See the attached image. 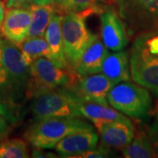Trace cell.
<instances>
[{"label": "cell", "instance_id": "6da1fadb", "mask_svg": "<svg viewBox=\"0 0 158 158\" xmlns=\"http://www.w3.org/2000/svg\"><path fill=\"white\" fill-rule=\"evenodd\" d=\"M29 66L18 46L0 36V101L18 108L27 98Z\"/></svg>", "mask_w": 158, "mask_h": 158}, {"label": "cell", "instance_id": "7a4b0ae2", "mask_svg": "<svg viewBox=\"0 0 158 158\" xmlns=\"http://www.w3.org/2000/svg\"><path fill=\"white\" fill-rule=\"evenodd\" d=\"M128 55L131 78L158 97V31L137 34Z\"/></svg>", "mask_w": 158, "mask_h": 158}, {"label": "cell", "instance_id": "3957f363", "mask_svg": "<svg viewBox=\"0 0 158 158\" xmlns=\"http://www.w3.org/2000/svg\"><path fill=\"white\" fill-rule=\"evenodd\" d=\"M91 129L92 126L80 118H47L35 120L24 137L34 148L49 149L72 133Z\"/></svg>", "mask_w": 158, "mask_h": 158}, {"label": "cell", "instance_id": "277c9868", "mask_svg": "<svg viewBox=\"0 0 158 158\" xmlns=\"http://www.w3.org/2000/svg\"><path fill=\"white\" fill-rule=\"evenodd\" d=\"M78 76L74 70L57 67L47 57H40L29 66L27 98L32 99L43 93L71 85Z\"/></svg>", "mask_w": 158, "mask_h": 158}, {"label": "cell", "instance_id": "5b68a950", "mask_svg": "<svg viewBox=\"0 0 158 158\" xmlns=\"http://www.w3.org/2000/svg\"><path fill=\"white\" fill-rule=\"evenodd\" d=\"M107 101L112 107L131 118H145L152 109L150 91L130 81L113 85L108 92Z\"/></svg>", "mask_w": 158, "mask_h": 158}, {"label": "cell", "instance_id": "8992f818", "mask_svg": "<svg viewBox=\"0 0 158 158\" xmlns=\"http://www.w3.org/2000/svg\"><path fill=\"white\" fill-rule=\"evenodd\" d=\"M128 37L158 31V0H116Z\"/></svg>", "mask_w": 158, "mask_h": 158}, {"label": "cell", "instance_id": "52a82bcc", "mask_svg": "<svg viewBox=\"0 0 158 158\" xmlns=\"http://www.w3.org/2000/svg\"><path fill=\"white\" fill-rule=\"evenodd\" d=\"M30 110L34 120L47 118H81L79 99L67 87L43 93L33 98Z\"/></svg>", "mask_w": 158, "mask_h": 158}, {"label": "cell", "instance_id": "ba28073f", "mask_svg": "<svg viewBox=\"0 0 158 158\" xmlns=\"http://www.w3.org/2000/svg\"><path fill=\"white\" fill-rule=\"evenodd\" d=\"M87 16L86 12H71L63 15L62 22L63 49L66 59L72 69L97 36L86 26L85 19Z\"/></svg>", "mask_w": 158, "mask_h": 158}, {"label": "cell", "instance_id": "9c48e42d", "mask_svg": "<svg viewBox=\"0 0 158 158\" xmlns=\"http://www.w3.org/2000/svg\"><path fill=\"white\" fill-rule=\"evenodd\" d=\"M113 85V82L104 74L97 73L86 77H78L67 88L79 100L108 106V92Z\"/></svg>", "mask_w": 158, "mask_h": 158}, {"label": "cell", "instance_id": "30bf717a", "mask_svg": "<svg viewBox=\"0 0 158 158\" xmlns=\"http://www.w3.org/2000/svg\"><path fill=\"white\" fill-rule=\"evenodd\" d=\"M100 16L101 40L109 50H123L128 45L129 37L118 11L112 8H105Z\"/></svg>", "mask_w": 158, "mask_h": 158}, {"label": "cell", "instance_id": "8fae6325", "mask_svg": "<svg viewBox=\"0 0 158 158\" xmlns=\"http://www.w3.org/2000/svg\"><path fill=\"white\" fill-rule=\"evenodd\" d=\"M31 19L28 8H7L0 29L2 36L16 46L21 44L27 37Z\"/></svg>", "mask_w": 158, "mask_h": 158}, {"label": "cell", "instance_id": "7c38bea8", "mask_svg": "<svg viewBox=\"0 0 158 158\" xmlns=\"http://www.w3.org/2000/svg\"><path fill=\"white\" fill-rule=\"evenodd\" d=\"M98 135L94 129L75 132L59 141L54 148L61 157H77L98 146Z\"/></svg>", "mask_w": 158, "mask_h": 158}, {"label": "cell", "instance_id": "4fadbf2b", "mask_svg": "<svg viewBox=\"0 0 158 158\" xmlns=\"http://www.w3.org/2000/svg\"><path fill=\"white\" fill-rule=\"evenodd\" d=\"M98 132L101 144L117 149H123L135 137L134 125L126 116L108 123Z\"/></svg>", "mask_w": 158, "mask_h": 158}, {"label": "cell", "instance_id": "5bb4252c", "mask_svg": "<svg viewBox=\"0 0 158 158\" xmlns=\"http://www.w3.org/2000/svg\"><path fill=\"white\" fill-rule=\"evenodd\" d=\"M108 54L109 51L104 45L98 34H97L91 43L82 54L73 69L78 77L99 73L101 71L103 62Z\"/></svg>", "mask_w": 158, "mask_h": 158}, {"label": "cell", "instance_id": "9a60e30c", "mask_svg": "<svg viewBox=\"0 0 158 158\" xmlns=\"http://www.w3.org/2000/svg\"><path fill=\"white\" fill-rule=\"evenodd\" d=\"M62 15L56 14L51 19L50 23L46 30L44 36L49 48L48 56L47 58L49 59L51 62L59 68L74 70L69 64L64 54L62 36Z\"/></svg>", "mask_w": 158, "mask_h": 158}, {"label": "cell", "instance_id": "2e32d148", "mask_svg": "<svg viewBox=\"0 0 158 158\" xmlns=\"http://www.w3.org/2000/svg\"><path fill=\"white\" fill-rule=\"evenodd\" d=\"M77 108L81 117L92 122L98 131H100L108 123L125 117L124 114L119 113L113 107L94 102L79 100Z\"/></svg>", "mask_w": 158, "mask_h": 158}, {"label": "cell", "instance_id": "e0dca14e", "mask_svg": "<svg viewBox=\"0 0 158 158\" xmlns=\"http://www.w3.org/2000/svg\"><path fill=\"white\" fill-rule=\"evenodd\" d=\"M100 72L110 79L114 85L121 82L130 81L131 72L128 53L123 50L109 53L103 62Z\"/></svg>", "mask_w": 158, "mask_h": 158}, {"label": "cell", "instance_id": "ac0fdd59", "mask_svg": "<svg viewBox=\"0 0 158 158\" xmlns=\"http://www.w3.org/2000/svg\"><path fill=\"white\" fill-rule=\"evenodd\" d=\"M31 11V22L29 26L27 38L44 37L51 19L56 14L52 4L46 6H31L28 8Z\"/></svg>", "mask_w": 158, "mask_h": 158}, {"label": "cell", "instance_id": "d6986e66", "mask_svg": "<svg viewBox=\"0 0 158 158\" xmlns=\"http://www.w3.org/2000/svg\"><path fill=\"white\" fill-rule=\"evenodd\" d=\"M103 0H54L52 5L56 14L66 15L71 12H87L89 15L101 13L104 6L99 5Z\"/></svg>", "mask_w": 158, "mask_h": 158}, {"label": "cell", "instance_id": "ffe728a7", "mask_svg": "<svg viewBox=\"0 0 158 158\" xmlns=\"http://www.w3.org/2000/svg\"><path fill=\"white\" fill-rule=\"evenodd\" d=\"M18 48L20 50L23 61L27 66L38 58L48 57L49 51L48 42L43 37L27 38Z\"/></svg>", "mask_w": 158, "mask_h": 158}, {"label": "cell", "instance_id": "44dd1931", "mask_svg": "<svg viewBox=\"0 0 158 158\" xmlns=\"http://www.w3.org/2000/svg\"><path fill=\"white\" fill-rule=\"evenodd\" d=\"M126 158H150L155 156V150L147 134H139L127 146L121 149Z\"/></svg>", "mask_w": 158, "mask_h": 158}, {"label": "cell", "instance_id": "7402d4cb", "mask_svg": "<svg viewBox=\"0 0 158 158\" xmlns=\"http://www.w3.org/2000/svg\"><path fill=\"white\" fill-rule=\"evenodd\" d=\"M29 157L28 148L20 139H11L0 142V158Z\"/></svg>", "mask_w": 158, "mask_h": 158}, {"label": "cell", "instance_id": "603a6c76", "mask_svg": "<svg viewBox=\"0 0 158 158\" xmlns=\"http://www.w3.org/2000/svg\"><path fill=\"white\" fill-rule=\"evenodd\" d=\"M54 0H6V7L29 8L31 6H46L50 5Z\"/></svg>", "mask_w": 158, "mask_h": 158}, {"label": "cell", "instance_id": "cb8c5ba5", "mask_svg": "<svg viewBox=\"0 0 158 158\" xmlns=\"http://www.w3.org/2000/svg\"><path fill=\"white\" fill-rule=\"evenodd\" d=\"M110 148L106 147L100 144L99 147H96L93 149L87 150L78 155L76 158H104L110 156Z\"/></svg>", "mask_w": 158, "mask_h": 158}, {"label": "cell", "instance_id": "d4e9b609", "mask_svg": "<svg viewBox=\"0 0 158 158\" xmlns=\"http://www.w3.org/2000/svg\"><path fill=\"white\" fill-rule=\"evenodd\" d=\"M147 135L149 140L152 143L154 150H155V156L158 157V110L156 113L155 119L148 127Z\"/></svg>", "mask_w": 158, "mask_h": 158}, {"label": "cell", "instance_id": "484cf974", "mask_svg": "<svg viewBox=\"0 0 158 158\" xmlns=\"http://www.w3.org/2000/svg\"><path fill=\"white\" fill-rule=\"evenodd\" d=\"M0 114L3 115L10 122V124H14L15 123L16 117L14 116L11 109L1 101H0Z\"/></svg>", "mask_w": 158, "mask_h": 158}, {"label": "cell", "instance_id": "4316f807", "mask_svg": "<svg viewBox=\"0 0 158 158\" xmlns=\"http://www.w3.org/2000/svg\"><path fill=\"white\" fill-rule=\"evenodd\" d=\"M10 131V122L0 114V140L5 138Z\"/></svg>", "mask_w": 158, "mask_h": 158}, {"label": "cell", "instance_id": "83f0119b", "mask_svg": "<svg viewBox=\"0 0 158 158\" xmlns=\"http://www.w3.org/2000/svg\"><path fill=\"white\" fill-rule=\"evenodd\" d=\"M33 157H57L53 153H45L42 152L40 148H34L32 153Z\"/></svg>", "mask_w": 158, "mask_h": 158}, {"label": "cell", "instance_id": "f1b7e54d", "mask_svg": "<svg viewBox=\"0 0 158 158\" xmlns=\"http://www.w3.org/2000/svg\"><path fill=\"white\" fill-rule=\"evenodd\" d=\"M5 12H6V6L4 4V2L0 0V29H1V25L3 22V19H4Z\"/></svg>", "mask_w": 158, "mask_h": 158}, {"label": "cell", "instance_id": "f546056e", "mask_svg": "<svg viewBox=\"0 0 158 158\" xmlns=\"http://www.w3.org/2000/svg\"><path fill=\"white\" fill-rule=\"evenodd\" d=\"M107 2H109V3H112V2H115L116 0H106Z\"/></svg>", "mask_w": 158, "mask_h": 158}, {"label": "cell", "instance_id": "4dcf8cb0", "mask_svg": "<svg viewBox=\"0 0 158 158\" xmlns=\"http://www.w3.org/2000/svg\"><path fill=\"white\" fill-rule=\"evenodd\" d=\"M157 110H158V106H157Z\"/></svg>", "mask_w": 158, "mask_h": 158}]
</instances>
